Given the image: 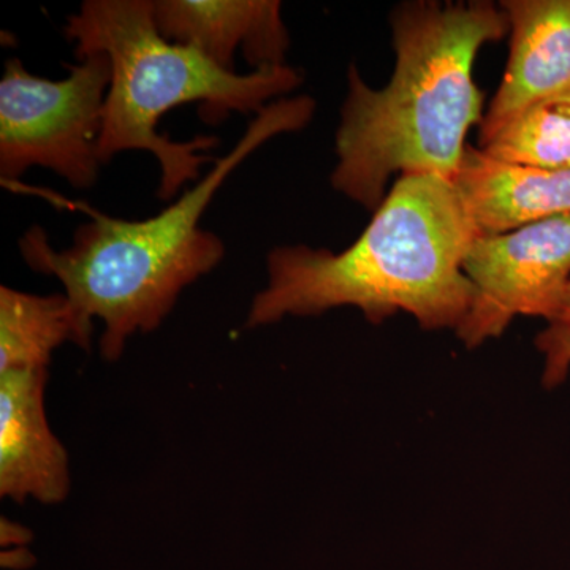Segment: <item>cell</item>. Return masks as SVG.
<instances>
[{"label": "cell", "mask_w": 570, "mask_h": 570, "mask_svg": "<svg viewBox=\"0 0 570 570\" xmlns=\"http://www.w3.org/2000/svg\"><path fill=\"white\" fill-rule=\"evenodd\" d=\"M0 539H2L3 547L14 546L17 549H22V546L31 542L32 532L28 528L21 527L20 523H14L9 519H2L0 524Z\"/></svg>", "instance_id": "5bb4252c"}, {"label": "cell", "mask_w": 570, "mask_h": 570, "mask_svg": "<svg viewBox=\"0 0 570 570\" xmlns=\"http://www.w3.org/2000/svg\"><path fill=\"white\" fill-rule=\"evenodd\" d=\"M314 111L309 96L269 104L234 148L163 213L145 220L94 213L61 250L33 225L20 238L22 258L33 272L61 281L88 328L94 330V317L102 321L100 354L116 362L130 336L159 328L184 288L223 262V239L202 228L200 220L228 176L273 137L305 129Z\"/></svg>", "instance_id": "3957f363"}, {"label": "cell", "mask_w": 570, "mask_h": 570, "mask_svg": "<svg viewBox=\"0 0 570 570\" xmlns=\"http://www.w3.org/2000/svg\"><path fill=\"white\" fill-rule=\"evenodd\" d=\"M33 558L28 550L17 549L10 551H3L2 553V566L9 569H26L31 568Z\"/></svg>", "instance_id": "9a60e30c"}, {"label": "cell", "mask_w": 570, "mask_h": 570, "mask_svg": "<svg viewBox=\"0 0 570 570\" xmlns=\"http://www.w3.org/2000/svg\"><path fill=\"white\" fill-rule=\"evenodd\" d=\"M154 21L164 39L220 69L235 71L236 51L254 70L287 66L291 37L277 0H156Z\"/></svg>", "instance_id": "9c48e42d"}, {"label": "cell", "mask_w": 570, "mask_h": 570, "mask_svg": "<svg viewBox=\"0 0 570 570\" xmlns=\"http://www.w3.org/2000/svg\"><path fill=\"white\" fill-rule=\"evenodd\" d=\"M463 268L474 298L455 333L468 348L504 335L513 318L549 321L570 283V214L479 236Z\"/></svg>", "instance_id": "8992f818"}, {"label": "cell", "mask_w": 570, "mask_h": 570, "mask_svg": "<svg viewBox=\"0 0 570 570\" xmlns=\"http://www.w3.org/2000/svg\"><path fill=\"white\" fill-rule=\"evenodd\" d=\"M452 183L478 236L570 214V170L501 163L468 145Z\"/></svg>", "instance_id": "30bf717a"}, {"label": "cell", "mask_w": 570, "mask_h": 570, "mask_svg": "<svg viewBox=\"0 0 570 570\" xmlns=\"http://www.w3.org/2000/svg\"><path fill=\"white\" fill-rule=\"evenodd\" d=\"M510 52L479 146L531 105L570 94V0H504Z\"/></svg>", "instance_id": "52a82bcc"}, {"label": "cell", "mask_w": 570, "mask_h": 570, "mask_svg": "<svg viewBox=\"0 0 570 570\" xmlns=\"http://www.w3.org/2000/svg\"><path fill=\"white\" fill-rule=\"evenodd\" d=\"M92 330L82 324L67 295H33L0 287V373L48 370L63 343L91 348Z\"/></svg>", "instance_id": "8fae6325"}, {"label": "cell", "mask_w": 570, "mask_h": 570, "mask_svg": "<svg viewBox=\"0 0 570 570\" xmlns=\"http://www.w3.org/2000/svg\"><path fill=\"white\" fill-rule=\"evenodd\" d=\"M475 238L452 181L400 176L347 249L269 250L268 283L254 296L246 328L352 306L373 325L406 313L423 330L456 332L474 298L463 264Z\"/></svg>", "instance_id": "7a4b0ae2"}, {"label": "cell", "mask_w": 570, "mask_h": 570, "mask_svg": "<svg viewBox=\"0 0 570 570\" xmlns=\"http://www.w3.org/2000/svg\"><path fill=\"white\" fill-rule=\"evenodd\" d=\"M390 24L396 63L389 85L373 89L348 67L332 174L337 193L373 213L395 174L453 181L469 129L483 119L475 58L510 31L505 11L487 0L403 2Z\"/></svg>", "instance_id": "6da1fadb"}, {"label": "cell", "mask_w": 570, "mask_h": 570, "mask_svg": "<svg viewBox=\"0 0 570 570\" xmlns=\"http://www.w3.org/2000/svg\"><path fill=\"white\" fill-rule=\"evenodd\" d=\"M479 149L501 163L570 170V94L531 105Z\"/></svg>", "instance_id": "7c38bea8"}, {"label": "cell", "mask_w": 570, "mask_h": 570, "mask_svg": "<svg viewBox=\"0 0 570 570\" xmlns=\"http://www.w3.org/2000/svg\"><path fill=\"white\" fill-rule=\"evenodd\" d=\"M546 324L535 346L543 356L542 385L553 390L564 384L570 373V283L560 307Z\"/></svg>", "instance_id": "4fadbf2b"}, {"label": "cell", "mask_w": 570, "mask_h": 570, "mask_svg": "<svg viewBox=\"0 0 570 570\" xmlns=\"http://www.w3.org/2000/svg\"><path fill=\"white\" fill-rule=\"evenodd\" d=\"M48 370L0 373V497L59 504L70 491L69 455L45 411Z\"/></svg>", "instance_id": "ba28073f"}, {"label": "cell", "mask_w": 570, "mask_h": 570, "mask_svg": "<svg viewBox=\"0 0 570 570\" xmlns=\"http://www.w3.org/2000/svg\"><path fill=\"white\" fill-rule=\"evenodd\" d=\"M62 80L37 77L20 59L6 62L0 80V176L18 181L31 167L61 176L75 189H91L102 163L99 141L111 66L92 52Z\"/></svg>", "instance_id": "5b68a950"}, {"label": "cell", "mask_w": 570, "mask_h": 570, "mask_svg": "<svg viewBox=\"0 0 570 570\" xmlns=\"http://www.w3.org/2000/svg\"><path fill=\"white\" fill-rule=\"evenodd\" d=\"M66 36L78 59L104 52L111 81L104 107L100 163L116 154L148 151L160 165L157 197L168 202L216 160L208 156L216 137L175 141L159 134L160 119L187 104H200L205 122L230 112L258 115L302 86L291 66L236 73L220 69L195 48L164 39L154 21L151 0H86L67 20Z\"/></svg>", "instance_id": "277c9868"}]
</instances>
